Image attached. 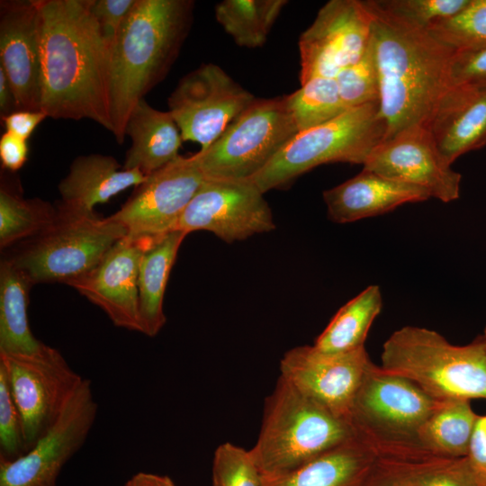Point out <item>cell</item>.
<instances>
[{
	"instance_id": "cell-1",
	"label": "cell",
	"mask_w": 486,
	"mask_h": 486,
	"mask_svg": "<svg viewBox=\"0 0 486 486\" xmlns=\"http://www.w3.org/2000/svg\"><path fill=\"white\" fill-rule=\"evenodd\" d=\"M41 25L40 110L53 119H89L109 131L110 48L91 0H38Z\"/></svg>"
},
{
	"instance_id": "cell-2",
	"label": "cell",
	"mask_w": 486,
	"mask_h": 486,
	"mask_svg": "<svg viewBox=\"0 0 486 486\" xmlns=\"http://www.w3.org/2000/svg\"><path fill=\"white\" fill-rule=\"evenodd\" d=\"M372 15V44L379 81L380 112L387 125L384 139L425 125L450 86L455 52L427 29L411 24L365 1Z\"/></svg>"
},
{
	"instance_id": "cell-3",
	"label": "cell",
	"mask_w": 486,
	"mask_h": 486,
	"mask_svg": "<svg viewBox=\"0 0 486 486\" xmlns=\"http://www.w3.org/2000/svg\"><path fill=\"white\" fill-rule=\"evenodd\" d=\"M194 2L137 0L110 50L111 132L118 143L135 105L169 71L189 32Z\"/></svg>"
},
{
	"instance_id": "cell-4",
	"label": "cell",
	"mask_w": 486,
	"mask_h": 486,
	"mask_svg": "<svg viewBox=\"0 0 486 486\" xmlns=\"http://www.w3.org/2000/svg\"><path fill=\"white\" fill-rule=\"evenodd\" d=\"M356 434L351 423L279 376L265 401L260 432L249 450L264 478L296 470Z\"/></svg>"
},
{
	"instance_id": "cell-5",
	"label": "cell",
	"mask_w": 486,
	"mask_h": 486,
	"mask_svg": "<svg viewBox=\"0 0 486 486\" xmlns=\"http://www.w3.org/2000/svg\"><path fill=\"white\" fill-rule=\"evenodd\" d=\"M380 367L438 401L486 400V349L479 337L456 346L435 330L405 326L383 343Z\"/></svg>"
},
{
	"instance_id": "cell-6",
	"label": "cell",
	"mask_w": 486,
	"mask_h": 486,
	"mask_svg": "<svg viewBox=\"0 0 486 486\" xmlns=\"http://www.w3.org/2000/svg\"><path fill=\"white\" fill-rule=\"evenodd\" d=\"M386 133L379 102L350 108L331 121L296 134L249 179L265 194L322 164L364 165Z\"/></svg>"
},
{
	"instance_id": "cell-7",
	"label": "cell",
	"mask_w": 486,
	"mask_h": 486,
	"mask_svg": "<svg viewBox=\"0 0 486 486\" xmlns=\"http://www.w3.org/2000/svg\"><path fill=\"white\" fill-rule=\"evenodd\" d=\"M58 209V208H57ZM58 218L45 230L21 243L8 259L29 279L40 283L72 282L91 272L127 230L110 216L69 214L58 209Z\"/></svg>"
},
{
	"instance_id": "cell-8",
	"label": "cell",
	"mask_w": 486,
	"mask_h": 486,
	"mask_svg": "<svg viewBox=\"0 0 486 486\" xmlns=\"http://www.w3.org/2000/svg\"><path fill=\"white\" fill-rule=\"evenodd\" d=\"M299 133L286 95L256 98L206 149L197 152L205 179H249Z\"/></svg>"
},
{
	"instance_id": "cell-9",
	"label": "cell",
	"mask_w": 486,
	"mask_h": 486,
	"mask_svg": "<svg viewBox=\"0 0 486 486\" xmlns=\"http://www.w3.org/2000/svg\"><path fill=\"white\" fill-rule=\"evenodd\" d=\"M439 402L414 382L374 364L355 398L349 421L377 446L418 445V429Z\"/></svg>"
},
{
	"instance_id": "cell-10",
	"label": "cell",
	"mask_w": 486,
	"mask_h": 486,
	"mask_svg": "<svg viewBox=\"0 0 486 486\" xmlns=\"http://www.w3.org/2000/svg\"><path fill=\"white\" fill-rule=\"evenodd\" d=\"M0 364L22 417L27 452L56 421L84 378L44 343L32 354H0Z\"/></svg>"
},
{
	"instance_id": "cell-11",
	"label": "cell",
	"mask_w": 486,
	"mask_h": 486,
	"mask_svg": "<svg viewBox=\"0 0 486 486\" xmlns=\"http://www.w3.org/2000/svg\"><path fill=\"white\" fill-rule=\"evenodd\" d=\"M255 99L220 67L207 63L179 80L167 104L183 140L204 150Z\"/></svg>"
},
{
	"instance_id": "cell-12",
	"label": "cell",
	"mask_w": 486,
	"mask_h": 486,
	"mask_svg": "<svg viewBox=\"0 0 486 486\" xmlns=\"http://www.w3.org/2000/svg\"><path fill=\"white\" fill-rule=\"evenodd\" d=\"M97 411L91 381L84 379L56 421L24 454L0 459V486H55L64 465L87 439Z\"/></svg>"
},
{
	"instance_id": "cell-13",
	"label": "cell",
	"mask_w": 486,
	"mask_h": 486,
	"mask_svg": "<svg viewBox=\"0 0 486 486\" xmlns=\"http://www.w3.org/2000/svg\"><path fill=\"white\" fill-rule=\"evenodd\" d=\"M274 228L269 204L250 179H204L182 212L176 230H206L231 243Z\"/></svg>"
},
{
	"instance_id": "cell-14",
	"label": "cell",
	"mask_w": 486,
	"mask_h": 486,
	"mask_svg": "<svg viewBox=\"0 0 486 486\" xmlns=\"http://www.w3.org/2000/svg\"><path fill=\"white\" fill-rule=\"evenodd\" d=\"M371 34L365 1L327 2L299 39L301 85L316 76L336 78L362 57Z\"/></svg>"
},
{
	"instance_id": "cell-15",
	"label": "cell",
	"mask_w": 486,
	"mask_h": 486,
	"mask_svg": "<svg viewBox=\"0 0 486 486\" xmlns=\"http://www.w3.org/2000/svg\"><path fill=\"white\" fill-rule=\"evenodd\" d=\"M204 179L197 153L179 155L147 176L110 217L131 235L158 236L176 230L182 212Z\"/></svg>"
},
{
	"instance_id": "cell-16",
	"label": "cell",
	"mask_w": 486,
	"mask_h": 486,
	"mask_svg": "<svg viewBox=\"0 0 486 486\" xmlns=\"http://www.w3.org/2000/svg\"><path fill=\"white\" fill-rule=\"evenodd\" d=\"M373 365L365 346L344 354H327L313 345L300 346L284 353L280 361V376L305 396L349 421L355 398Z\"/></svg>"
},
{
	"instance_id": "cell-17",
	"label": "cell",
	"mask_w": 486,
	"mask_h": 486,
	"mask_svg": "<svg viewBox=\"0 0 486 486\" xmlns=\"http://www.w3.org/2000/svg\"><path fill=\"white\" fill-rule=\"evenodd\" d=\"M363 168L419 186L443 202L460 196L462 176L439 153L424 125L405 129L380 143Z\"/></svg>"
},
{
	"instance_id": "cell-18",
	"label": "cell",
	"mask_w": 486,
	"mask_h": 486,
	"mask_svg": "<svg viewBox=\"0 0 486 486\" xmlns=\"http://www.w3.org/2000/svg\"><path fill=\"white\" fill-rule=\"evenodd\" d=\"M155 237L124 236L91 272L69 286L103 310L116 327L140 332L139 270L143 254Z\"/></svg>"
},
{
	"instance_id": "cell-19",
	"label": "cell",
	"mask_w": 486,
	"mask_h": 486,
	"mask_svg": "<svg viewBox=\"0 0 486 486\" xmlns=\"http://www.w3.org/2000/svg\"><path fill=\"white\" fill-rule=\"evenodd\" d=\"M41 25L38 0L0 4V67L20 110H40Z\"/></svg>"
},
{
	"instance_id": "cell-20",
	"label": "cell",
	"mask_w": 486,
	"mask_h": 486,
	"mask_svg": "<svg viewBox=\"0 0 486 486\" xmlns=\"http://www.w3.org/2000/svg\"><path fill=\"white\" fill-rule=\"evenodd\" d=\"M444 159L486 146V86H451L439 98L424 125Z\"/></svg>"
},
{
	"instance_id": "cell-21",
	"label": "cell",
	"mask_w": 486,
	"mask_h": 486,
	"mask_svg": "<svg viewBox=\"0 0 486 486\" xmlns=\"http://www.w3.org/2000/svg\"><path fill=\"white\" fill-rule=\"evenodd\" d=\"M382 461L380 448L356 430L352 437L296 470L263 477V486H368Z\"/></svg>"
},
{
	"instance_id": "cell-22",
	"label": "cell",
	"mask_w": 486,
	"mask_h": 486,
	"mask_svg": "<svg viewBox=\"0 0 486 486\" xmlns=\"http://www.w3.org/2000/svg\"><path fill=\"white\" fill-rule=\"evenodd\" d=\"M328 216L348 223L381 215L397 207L431 198L422 187L386 178L363 168L354 177L323 192Z\"/></svg>"
},
{
	"instance_id": "cell-23",
	"label": "cell",
	"mask_w": 486,
	"mask_h": 486,
	"mask_svg": "<svg viewBox=\"0 0 486 486\" xmlns=\"http://www.w3.org/2000/svg\"><path fill=\"white\" fill-rule=\"evenodd\" d=\"M146 176L137 169L127 170L112 157L89 154L77 157L58 184V209L69 214L94 213V206L109 201Z\"/></svg>"
},
{
	"instance_id": "cell-24",
	"label": "cell",
	"mask_w": 486,
	"mask_h": 486,
	"mask_svg": "<svg viewBox=\"0 0 486 486\" xmlns=\"http://www.w3.org/2000/svg\"><path fill=\"white\" fill-rule=\"evenodd\" d=\"M125 136L131 145L126 153L123 168L137 169L145 176L176 158L183 139L170 112L153 108L145 99L130 112Z\"/></svg>"
},
{
	"instance_id": "cell-25",
	"label": "cell",
	"mask_w": 486,
	"mask_h": 486,
	"mask_svg": "<svg viewBox=\"0 0 486 486\" xmlns=\"http://www.w3.org/2000/svg\"><path fill=\"white\" fill-rule=\"evenodd\" d=\"M383 464L398 486H486V475L469 456H443L410 446L390 451Z\"/></svg>"
},
{
	"instance_id": "cell-26",
	"label": "cell",
	"mask_w": 486,
	"mask_h": 486,
	"mask_svg": "<svg viewBox=\"0 0 486 486\" xmlns=\"http://www.w3.org/2000/svg\"><path fill=\"white\" fill-rule=\"evenodd\" d=\"M186 235L181 230H172L156 236L141 258L138 278L139 314L140 333L148 337L157 336L166 323L165 291Z\"/></svg>"
},
{
	"instance_id": "cell-27",
	"label": "cell",
	"mask_w": 486,
	"mask_h": 486,
	"mask_svg": "<svg viewBox=\"0 0 486 486\" xmlns=\"http://www.w3.org/2000/svg\"><path fill=\"white\" fill-rule=\"evenodd\" d=\"M29 279L8 258L0 266V354H32L42 342L28 320Z\"/></svg>"
},
{
	"instance_id": "cell-28",
	"label": "cell",
	"mask_w": 486,
	"mask_h": 486,
	"mask_svg": "<svg viewBox=\"0 0 486 486\" xmlns=\"http://www.w3.org/2000/svg\"><path fill=\"white\" fill-rule=\"evenodd\" d=\"M479 418L469 400L440 401L418 429L417 443L424 450L438 455L468 456Z\"/></svg>"
},
{
	"instance_id": "cell-29",
	"label": "cell",
	"mask_w": 486,
	"mask_h": 486,
	"mask_svg": "<svg viewBox=\"0 0 486 486\" xmlns=\"http://www.w3.org/2000/svg\"><path fill=\"white\" fill-rule=\"evenodd\" d=\"M382 308L378 285H370L335 314L314 347L327 354H344L364 346L369 329Z\"/></svg>"
},
{
	"instance_id": "cell-30",
	"label": "cell",
	"mask_w": 486,
	"mask_h": 486,
	"mask_svg": "<svg viewBox=\"0 0 486 486\" xmlns=\"http://www.w3.org/2000/svg\"><path fill=\"white\" fill-rule=\"evenodd\" d=\"M285 0H224L215 5V17L240 47L264 45Z\"/></svg>"
},
{
	"instance_id": "cell-31",
	"label": "cell",
	"mask_w": 486,
	"mask_h": 486,
	"mask_svg": "<svg viewBox=\"0 0 486 486\" xmlns=\"http://www.w3.org/2000/svg\"><path fill=\"white\" fill-rule=\"evenodd\" d=\"M58 209L41 199H24L3 184L0 191L1 248L26 241L49 228Z\"/></svg>"
},
{
	"instance_id": "cell-32",
	"label": "cell",
	"mask_w": 486,
	"mask_h": 486,
	"mask_svg": "<svg viewBox=\"0 0 486 486\" xmlns=\"http://www.w3.org/2000/svg\"><path fill=\"white\" fill-rule=\"evenodd\" d=\"M286 100L299 132L331 121L348 110L333 77H313L286 95Z\"/></svg>"
},
{
	"instance_id": "cell-33",
	"label": "cell",
	"mask_w": 486,
	"mask_h": 486,
	"mask_svg": "<svg viewBox=\"0 0 486 486\" xmlns=\"http://www.w3.org/2000/svg\"><path fill=\"white\" fill-rule=\"evenodd\" d=\"M428 31L455 51L486 45V0H470L463 11Z\"/></svg>"
},
{
	"instance_id": "cell-34",
	"label": "cell",
	"mask_w": 486,
	"mask_h": 486,
	"mask_svg": "<svg viewBox=\"0 0 486 486\" xmlns=\"http://www.w3.org/2000/svg\"><path fill=\"white\" fill-rule=\"evenodd\" d=\"M336 79L348 109L379 102V81L371 39L362 57L340 72Z\"/></svg>"
},
{
	"instance_id": "cell-35",
	"label": "cell",
	"mask_w": 486,
	"mask_h": 486,
	"mask_svg": "<svg viewBox=\"0 0 486 486\" xmlns=\"http://www.w3.org/2000/svg\"><path fill=\"white\" fill-rule=\"evenodd\" d=\"M212 486H263V476L249 450L230 442L214 451Z\"/></svg>"
},
{
	"instance_id": "cell-36",
	"label": "cell",
	"mask_w": 486,
	"mask_h": 486,
	"mask_svg": "<svg viewBox=\"0 0 486 486\" xmlns=\"http://www.w3.org/2000/svg\"><path fill=\"white\" fill-rule=\"evenodd\" d=\"M375 2L389 14L428 30L433 24L463 11L470 0H375Z\"/></svg>"
},
{
	"instance_id": "cell-37",
	"label": "cell",
	"mask_w": 486,
	"mask_h": 486,
	"mask_svg": "<svg viewBox=\"0 0 486 486\" xmlns=\"http://www.w3.org/2000/svg\"><path fill=\"white\" fill-rule=\"evenodd\" d=\"M26 453L22 420L6 372L0 364V459L14 460Z\"/></svg>"
},
{
	"instance_id": "cell-38",
	"label": "cell",
	"mask_w": 486,
	"mask_h": 486,
	"mask_svg": "<svg viewBox=\"0 0 486 486\" xmlns=\"http://www.w3.org/2000/svg\"><path fill=\"white\" fill-rule=\"evenodd\" d=\"M449 85L486 86V45L454 52L450 63Z\"/></svg>"
},
{
	"instance_id": "cell-39",
	"label": "cell",
	"mask_w": 486,
	"mask_h": 486,
	"mask_svg": "<svg viewBox=\"0 0 486 486\" xmlns=\"http://www.w3.org/2000/svg\"><path fill=\"white\" fill-rule=\"evenodd\" d=\"M137 0H91L90 11L109 46L113 44L126 17Z\"/></svg>"
},
{
	"instance_id": "cell-40",
	"label": "cell",
	"mask_w": 486,
	"mask_h": 486,
	"mask_svg": "<svg viewBox=\"0 0 486 486\" xmlns=\"http://www.w3.org/2000/svg\"><path fill=\"white\" fill-rule=\"evenodd\" d=\"M27 140L9 131H4L0 138V160L2 166L16 172L21 169L28 158Z\"/></svg>"
},
{
	"instance_id": "cell-41",
	"label": "cell",
	"mask_w": 486,
	"mask_h": 486,
	"mask_svg": "<svg viewBox=\"0 0 486 486\" xmlns=\"http://www.w3.org/2000/svg\"><path fill=\"white\" fill-rule=\"evenodd\" d=\"M46 118L42 111L19 110L2 118L5 131L28 140L38 125Z\"/></svg>"
},
{
	"instance_id": "cell-42",
	"label": "cell",
	"mask_w": 486,
	"mask_h": 486,
	"mask_svg": "<svg viewBox=\"0 0 486 486\" xmlns=\"http://www.w3.org/2000/svg\"><path fill=\"white\" fill-rule=\"evenodd\" d=\"M19 110L13 88L4 69L0 67V117L2 119Z\"/></svg>"
},
{
	"instance_id": "cell-43",
	"label": "cell",
	"mask_w": 486,
	"mask_h": 486,
	"mask_svg": "<svg viewBox=\"0 0 486 486\" xmlns=\"http://www.w3.org/2000/svg\"><path fill=\"white\" fill-rule=\"evenodd\" d=\"M123 486H176L173 481L166 475L148 472H138Z\"/></svg>"
},
{
	"instance_id": "cell-44",
	"label": "cell",
	"mask_w": 486,
	"mask_h": 486,
	"mask_svg": "<svg viewBox=\"0 0 486 486\" xmlns=\"http://www.w3.org/2000/svg\"><path fill=\"white\" fill-rule=\"evenodd\" d=\"M368 486H398L384 472L382 467L377 477Z\"/></svg>"
},
{
	"instance_id": "cell-45",
	"label": "cell",
	"mask_w": 486,
	"mask_h": 486,
	"mask_svg": "<svg viewBox=\"0 0 486 486\" xmlns=\"http://www.w3.org/2000/svg\"><path fill=\"white\" fill-rule=\"evenodd\" d=\"M479 338L481 339V341L482 342V344L484 345L485 349H486V337L480 336Z\"/></svg>"
},
{
	"instance_id": "cell-46",
	"label": "cell",
	"mask_w": 486,
	"mask_h": 486,
	"mask_svg": "<svg viewBox=\"0 0 486 486\" xmlns=\"http://www.w3.org/2000/svg\"><path fill=\"white\" fill-rule=\"evenodd\" d=\"M482 336L486 337V326L484 328V332H483Z\"/></svg>"
}]
</instances>
